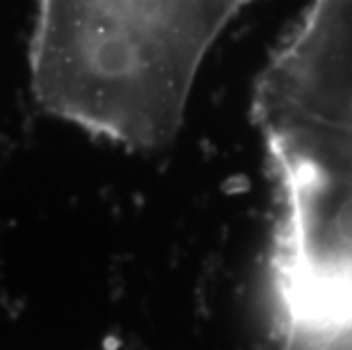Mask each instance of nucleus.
Wrapping results in <instances>:
<instances>
[{
	"mask_svg": "<svg viewBox=\"0 0 352 350\" xmlns=\"http://www.w3.org/2000/svg\"><path fill=\"white\" fill-rule=\"evenodd\" d=\"M248 0H36L30 78L48 114L130 151L182 128L200 66Z\"/></svg>",
	"mask_w": 352,
	"mask_h": 350,
	"instance_id": "f257e3e1",
	"label": "nucleus"
},
{
	"mask_svg": "<svg viewBox=\"0 0 352 350\" xmlns=\"http://www.w3.org/2000/svg\"><path fill=\"white\" fill-rule=\"evenodd\" d=\"M264 146L352 171V0H311L254 87Z\"/></svg>",
	"mask_w": 352,
	"mask_h": 350,
	"instance_id": "f03ea898",
	"label": "nucleus"
}]
</instances>
